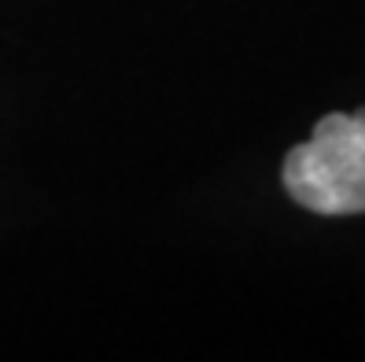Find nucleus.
<instances>
[{"mask_svg": "<svg viewBox=\"0 0 365 362\" xmlns=\"http://www.w3.org/2000/svg\"><path fill=\"white\" fill-rule=\"evenodd\" d=\"M284 188L317 215L365 211V108L354 115H325L310 141L284 159Z\"/></svg>", "mask_w": 365, "mask_h": 362, "instance_id": "1", "label": "nucleus"}]
</instances>
